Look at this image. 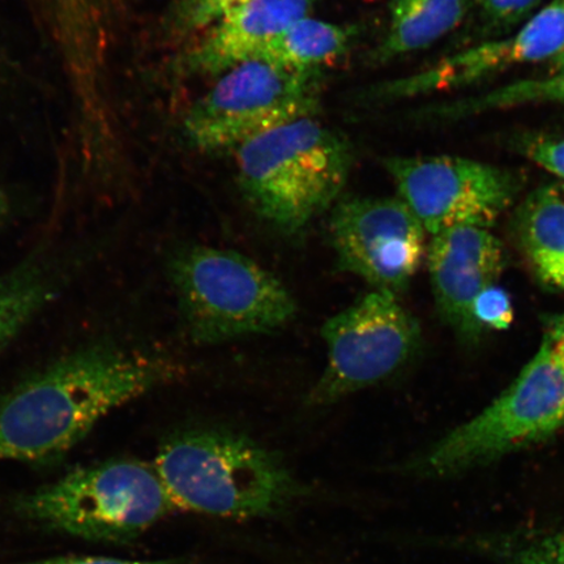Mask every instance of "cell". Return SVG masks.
Listing matches in <instances>:
<instances>
[{
	"label": "cell",
	"instance_id": "obj_9",
	"mask_svg": "<svg viewBox=\"0 0 564 564\" xmlns=\"http://www.w3.org/2000/svg\"><path fill=\"white\" fill-rule=\"evenodd\" d=\"M384 166L430 236L462 225L490 228L519 193L510 172L471 159L392 158Z\"/></svg>",
	"mask_w": 564,
	"mask_h": 564
},
{
	"label": "cell",
	"instance_id": "obj_3",
	"mask_svg": "<svg viewBox=\"0 0 564 564\" xmlns=\"http://www.w3.org/2000/svg\"><path fill=\"white\" fill-rule=\"evenodd\" d=\"M564 429V313L549 316L539 350L476 417L433 444L404 470L448 477L552 438Z\"/></svg>",
	"mask_w": 564,
	"mask_h": 564
},
{
	"label": "cell",
	"instance_id": "obj_22",
	"mask_svg": "<svg viewBox=\"0 0 564 564\" xmlns=\"http://www.w3.org/2000/svg\"><path fill=\"white\" fill-rule=\"evenodd\" d=\"M474 316L484 334L509 328L513 322L511 295L497 284L486 288L475 302Z\"/></svg>",
	"mask_w": 564,
	"mask_h": 564
},
{
	"label": "cell",
	"instance_id": "obj_25",
	"mask_svg": "<svg viewBox=\"0 0 564 564\" xmlns=\"http://www.w3.org/2000/svg\"><path fill=\"white\" fill-rule=\"evenodd\" d=\"M538 278L542 284L564 291V260H562L561 263L549 268V270L539 274Z\"/></svg>",
	"mask_w": 564,
	"mask_h": 564
},
{
	"label": "cell",
	"instance_id": "obj_14",
	"mask_svg": "<svg viewBox=\"0 0 564 564\" xmlns=\"http://www.w3.org/2000/svg\"><path fill=\"white\" fill-rule=\"evenodd\" d=\"M471 0H392L384 39L371 53L376 65L421 52L456 30Z\"/></svg>",
	"mask_w": 564,
	"mask_h": 564
},
{
	"label": "cell",
	"instance_id": "obj_2",
	"mask_svg": "<svg viewBox=\"0 0 564 564\" xmlns=\"http://www.w3.org/2000/svg\"><path fill=\"white\" fill-rule=\"evenodd\" d=\"M153 465L176 509L208 517L279 518L308 496L279 454L229 429L178 430Z\"/></svg>",
	"mask_w": 564,
	"mask_h": 564
},
{
	"label": "cell",
	"instance_id": "obj_12",
	"mask_svg": "<svg viewBox=\"0 0 564 564\" xmlns=\"http://www.w3.org/2000/svg\"><path fill=\"white\" fill-rule=\"evenodd\" d=\"M427 262L435 305L444 322L463 340H478L484 333L475 321L474 306L503 271L502 243L489 228L462 225L432 236Z\"/></svg>",
	"mask_w": 564,
	"mask_h": 564
},
{
	"label": "cell",
	"instance_id": "obj_23",
	"mask_svg": "<svg viewBox=\"0 0 564 564\" xmlns=\"http://www.w3.org/2000/svg\"><path fill=\"white\" fill-rule=\"evenodd\" d=\"M523 152L535 165L564 181V139H529L523 144Z\"/></svg>",
	"mask_w": 564,
	"mask_h": 564
},
{
	"label": "cell",
	"instance_id": "obj_8",
	"mask_svg": "<svg viewBox=\"0 0 564 564\" xmlns=\"http://www.w3.org/2000/svg\"><path fill=\"white\" fill-rule=\"evenodd\" d=\"M327 368L308 394L326 406L384 382L411 361L421 344L420 324L397 295L372 292L324 323Z\"/></svg>",
	"mask_w": 564,
	"mask_h": 564
},
{
	"label": "cell",
	"instance_id": "obj_11",
	"mask_svg": "<svg viewBox=\"0 0 564 564\" xmlns=\"http://www.w3.org/2000/svg\"><path fill=\"white\" fill-rule=\"evenodd\" d=\"M564 53V0H553L518 32L446 56L421 73L371 90L377 100L438 94L474 86L503 70L555 58Z\"/></svg>",
	"mask_w": 564,
	"mask_h": 564
},
{
	"label": "cell",
	"instance_id": "obj_21",
	"mask_svg": "<svg viewBox=\"0 0 564 564\" xmlns=\"http://www.w3.org/2000/svg\"><path fill=\"white\" fill-rule=\"evenodd\" d=\"M485 32H509L525 20L540 0H475Z\"/></svg>",
	"mask_w": 564,
	"mask_h": 564
},
{
	"label": "cell",
	"instance_id": "obj_6",
	"mask_svg": "<svg viewBox=\"0 0 564 564\" xmlns=\"http://www.w3.org/2000/svg\"><path fill=\"white\" fill-rule=\"evenodd\" d=\"M183 321L196 344L271 334L294 319L297 302L270 271L242 253L187 247L169 262Z\"/></svg>",
	"mask_w": 564,
	"mask_h": 564
},
{
	"label": "cell",
	"instance_id": "obj_16",
	"mask_svg": "<svg viewBox=\"0 0 564 564\" xmlns=\"http://www.w3.org/2000/svg\"><path fill=\"white\" fill-rule=\"evenodd\" d=\"M521 250L535 276L564 260V187L544 186L528 195L517 217Z\"/></svg>",
	"mask_w": 564,
	"mask_h": 564
},
{
	"label": "cell",
	"instance_id": "obj_1",
	"mask_svg": "<svg viewBox=\"0 0 564 564\" xmlns=\"http://www.w3.org/2000/svg\"><path fill=\"white\" fill-rule=\"evenodd\" d=\"M175 376L116 345L70 352L0 398V460H59L115 409Z\"/></svg>",
	"mask_w": 564,
	"mask_h": 564
},
{
	"label": "cell",
	"instance_id": "obj_5",
	"mask_svg": "<svg viewBox=\"0 0 564 564\" xmlns=\"http://www.w3.org/2000/svg\"><path fill=\"white\" fill-rule=\"evenodd\" d=\"M13 510L48 531L104 544H129L176 509L154 465L116 458L69 471L23 494Z\"/></svg>",
	"mask_w": 564,
	"mask_h": 564
},
{
	"label": "cell",
	"instance_id": "obj_7",
	"mask_svg": "<svg viewBox=\"0 0 564 564\" xmlns=\"http://www.w3.org/2000/svg\"><path fill=\"white\" fill-rule=\"evenodd\" d=\"M321 70H294L253 59L221 74L187 111L183 131L197 150L220 152L316 115Z\"/></svg>",
	"mask_w": 564,
	"mask_h": 564
},
{
	"label": "cell",
	"instance_id": "obj_15",
	"mask_svg": "<svg viewBox=\"0 0 564 564\" xmlns=\"http://www.w3.org/2000/svg\"><path fill=\"white\" fill-rule=\"evenodd\" d=\"M62 285V274L42 259L23 262L0 276V349L9 344Z\"/></svg>",
	"mask_w": 564,
	"mask_h": 564
},
{
	"label": "cell",
	"instance_id": "obj_4",
	"mask_svg": "<svg viewBox=\"0 0 564 564\" xmlns=\"http://www.w3.org/2000/svg\"><path fill=\"white\" fill-rule=\"evenodd\" d=\"M239 188L253 212L284 235H299L340 196L352 164L348 140L313 117L236 150Z\"/></svg>",
	"mask_w": 564,
	"mask_h": 564
},
{
	"label": "cell",
	"instance_id": "obj_19",
	"mask_svg": "<svg viewBox=\"0 0 564 564\" xmlns=\"http://www.w3.org/2000/svg\"><path fill=\"white\" fill-rule=\"evenodd\" d=\"M468 545L502 564H564V532L560 531L481 535Z\"/></svg>",
	"mask_w": 564,
	"mask_h": 564
},
{
	"label": "cell",
	"instance_id": "obj_20",
	"mask_svg": "<svg viewBox=\"0 0 564 564\" xmlns=\"http://www.w3.org/2000/svg\"><path fill=\"white\" fill-rule=\"evenodd\" d=\"M250 0H176L167 26L176 35L209 30L218 20Z\"/></svg>",
	"mask_w": 564,
	"mask_h": 564
},
{
	"label": "cell",
	"instance_id": "obj_17",
	"mask_svg": "<svg viewBox=\"0 0 564 564\" xmlns=\"http://www.w3.org/2000/svg\"><path fill=\"white\" fill-rule=\"evenodd\" d=\"M350 32L327 21L301 19L271 42L257 59L294 70H319L348 51Z\"/></svg>",
	"mask_w": 564,
	"mask_h": 564
},
{
	"label": "cell",
	"instance_id": "obj_10",
	"mask_svg": "<svg viewBox=\"0 0 564 564\" xmlns=\"http://www.w3.org/2000/svg\"><path fill=\"white\" fill-rule=\"evenodd\" d=\"M329 230L338 270L397 297L425 257L426 231L400 197H348L338 202Z\"/></svg>",
	"mask_w": 564,
	"mask_h": 564
},
{
	"label": "cell",
	"instance_id": "obj_13",
	"mask_svg": "<svg viewBox=\"0 0 564 564\" xmlns=\"http://www.w3.org/2000/svg\"><path fill=\"white\" fill-rule=\"evenodd\" d=\"M316 0H250L212 25L183 65L193 74L218 75L257 59L299 20L310 17Z\"/></svg>",
	"mask_w": 564,
	"mask_h": 564
},
{
	"label": "cell",
	"instance_id": "obj_18",
	"mask_svg": "<svg viewBox=\"0 0 564 564\" xmlns=\"http://www.w3.org/2000/svg\"><path fill=\"white\" fill-rule=\"evenodd\" d=\"M531 104H564V70L541 79L514 82L481 96L441 105L432 111V116L454 121V119Z\"/></svg>",
	"mask_w": 564,
	"mask_h": 564
},
{
	"label": "cell",
	"instance_id": "obj_24",
	"mask_svg": "<svg viewBox=\"0 0 564 564\" xmlns=\"http://www.w3.org/2000/svg\"><path fill=\"white\" fill-rule=\"evenodd\" d=\"M12 564H196L189 558H169L159 561H127L118 558H108V556H58V558L42 560L25 563Z\"/></svg>",
	"mask_w": 564,
	"mask_h": 564
},
{
	"label": "cell",
	"instance_id": "obj_26",
	"mask_svg": "<svg viewBox=\"0 0 564 564\" xmlns=\"http://www.w3.org/2000/svg\"><path fill=\"white\" fill-rule=\"evenodd\" d=\"M10 210V199L9 195H7L2 188H0V221L9 215Z\"/></svg>",
	"mask_w": 564,
	"mask_h": 564
}]
</instances>
